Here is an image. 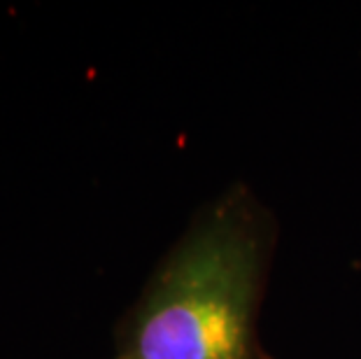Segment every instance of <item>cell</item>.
<instances>
[{"label":"cell","instance_id":"1","mask_svg":"<svg viewBox=\"0 0 361 359\" xmlns=\"http://www.w3.org/2000/svg\"><path fill=\"white\" fill-rule=\"evenodd\" d=\"M273 245L268 210L247 187L228 189L159 264L114 359H275L259 339Z\"/></svg>","mask_w":361,"mask_h":359}]
</instances>
